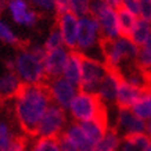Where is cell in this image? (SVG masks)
Segmentation results:
<instances>
[{
  "label": "cell",
  "mask_w": 151,
  "mask_h": 151,
  "mask_svg": "<svg viewBox=\"0 0 151 151\" xmlns=\"http://www.w3.org/2000/svg\"><path fill=\"white\" fill-rule=\"evenodd\" d=\"M51 103L46 82L39 85H21L14 97V115L24 134L31 139L36 137L37 126Z\"/></svg>",
  "instance_id": "cell-1"
},
{
  "label": "cell",
  "mask_w": 151,
  "mask_h": 151,
  "mask_svg": "<svg viewBox=\"0 0 151 151\" xmlns=\"http://www.w3.org/2000/svg\"><path fill=\"white\" fill-rule=\"evenodd\" d=\"M68 111L73 121L79 122V124L93 121V119L110 124V121H108V108L96 93H87L79 90L78 94L73 97Z\"/></svg>",
  "instance_id": "cell-2"
},
{
  "label": "cell",
  "mask_w": 151,
  "mask_h": 151,
  "mask_svg": "<svg viewBox=\"0 0 151 151\" xmlns=\"http://www.w3.org/2000/svg\"><path fill=\"white\" fill-rule=\"evenodd\" d=\"M28 45L19 50L14 60V71L22 83H28V85L45 83L46 75L43 68V61L28 50Z\"/></svg>",
  "instance_id": "cell-3"
},
{
  "label": "cell",
  "mask_w": 151,
  "mask_h": 151,
  "mask_svg": "<svg viewBox=\"0 0 151 151\" xmlns=\"http://www.w3.org/2000/svg\"><path fill=\"white\" fill-rule=\"evenodd\" d=\"M100 42H101V32H100L99 21L93 15H87V17L79 18L76 51L89 57L90 51L94 50V49H99L101 51Z\"/></svg>",
  "instance_id": "cell-4"
},
{
  "label": "cell",
  "mask_w": 151,
  "mask_h": 151,
  "mask_svg": "<svg viewBox=\"0 0 151 151\" xmlns=\"http://www.w3.org/2000/svg\"><path fill=\"white\" fill-rule=\"evenodd\" d=\"M68 125V115L64 108L51 103L37 126L36 137H58Z\"/></svg>",
  "instance_id": "cell-5"
},
{
  "label": "cell",
  "mask_w": 151,
  "mask_h": 151,
  "mask_svg": "<svg viewBox=\"0 0 151 151\" xmlns=\"http://www.w3.org/2000/svg\"><path fill=\"white\" fill-rule=\"evenodd\" d=\"M108 72V67L101 60H94L82 54V81L79 90L96 93L99 85Z\"/></svg>",
  "instance_id": "cell-6"
},
{
  "label": "cell",
  "mask_w": 151,
  "mask_h": 151,
  "mask_svg": "<svg viewBox=\"0 0 151 151\" xmlns=\"http://www.w3.org/2000/svg\"><path fill=\"white\" fill-rule=\"evenodd\" d=\"M46 85L47 89H49V93H50L51 101L54 104H57L58 107L64 108L65 111L69 108L73 97L76 96L79 92V87L73 86L72 83H69L63 76L53 79V81H49V82H46Z\"/></svg>",
  "instance_id": "cell-7"
},
{
  "label": "cell",
  "mask_w": 151,
  "mask_h": 151,
  "mask_svg": "<svg viewBox=\"0 0 151 151\" xmlns=\"http://www.w3.org/2000/svg\"><path fill=\"white\" fill-rule=\"evenodd\" d=\"M55 27L58 28L60 33L64 40V46L68 50H76L78 47V24L79 18L73 15L71 11L55 15Z\"/></svg>",
  "instance_id": "cell-8"
},
{
  "label": "cell",
  "mask_w": 151,
  "mask_h": 151,
  "mask_svg": "<svg viewBox=\"0 0 151 151\" xmlns=\"http://www.w3.org/2000/svg\"><path fill=\"white\" fill-rule=\"evenodd\" d=\"M69 51L71 50H68L64 46L46 53V57L43 60V68H45V75H46V82L63 76L65 64H67L69 57Z\"/></svg>",
  "instance_id": "cell-9"
},
{
  "label": "cell",
  "mask_w": 151,
  "mask_h": 151,
  "mask_svg": "<svg viewBox=\"0 0 151 151\" xmlns=\"http://www.w3.org/2000/svg\"><path fill=\"white\" fill-rule=\"evenodd\" d=\"M114 128L122 137V136L134 134V133H147V122L137 118L132 112V110H118Z\"/></svg>",
  "instance_id": "cell-10"
},
{
  "label": "cell",
  "mask_w": 151,
  "mask_h": 151,
  "mask_svg": "<svg viewBox=\"0 0 151 151\" xmlns=\"http://www.w3.org/2000/svg\"><path fill=\"white\" fill-rule=\"evenodd\" d=\"M147 92L148 90H144V89L137 86H133L129 82H126L122 76H119L115 105L118 107V110H130L133 104Z\"/></svg>",
  "instance_id": "cell-11"
},
{
  "label": "cell",
  "mask_w": 151,
  "mask_h": 151,
  "mask_svg": "<svg viewBox=\"0 0 151 151\" xmlns=\"http://www.w3.org/2000/svg\"><path fill=\"white\" fill-rule=\"evenodd\" d=\"M99 21L100 25L101 39L105 40H114L118 39L119 29H118V18H116V10L111 9L108 6H104L97 14L93 15Z\"/></svg>",
  "instance_id": "cell-12"
},
{
  "label": "cell",
  "mask_w": 151,
  "mask_h": 151,
  "mask_svg": "<svg viewBox=\"0 0 151 151\" xmlns=\"http://www.w3.org/2000/svg\"><path fill=\"white\" fill-rule=\"evenodd\" d=\"M9 10L17 24L25 27H35L40 19V14L36 10H31L25 0H9Z\"/></svg>",
  "instance_id": "cell-13"
},
{
  "label": "cell",
  "mask_w": 151,
  "mask_h": 151,
  "mask_svg": "<svg viewBox=\"0 0 151 151\" xmlns=\"http://www.w3.org/2000/svg\"><path fill=\"white\" fill-rule=\"evenodd\" d=\"M119 72L114 71V69L108 68V72L104 76V79L101 81L99 85L96 94L101 99V101L105 105L108 104H115V99H116V89H118V82H119Z\"/></svg>",
  "instance_id": "cell-14"
},
{
  "label": "cell",
  "mask_w": 151,
  "mask_h": 151,
  "mask_svg": "<svg viewBox=\"0 0 151 151\" xmlns=\"http://www.w3.org/2000/svg\"><path fill=\"white\" fill-rule=\"evenodd\" d=\"M63 78H65L73 86L79 87L82 81V54L76 50L69 51L68 61L65 64Z\"/></svg>",
  "instance_id": "cell-15"
},
{
  "label": "cell",
  "mask_w": 151,
  "mask_h": 151,
  "mask_svg": "<svg viewBox=\"0 0 151 151\" xmlns=\"http://www.w3.org/2000/svg\"><path fill=\"white\" fill-rule=\"evenodd\" d=\"M22 82L18 78V75L14 71H6L4 75L0 76V103L14 99L18 93Z\"/></svg>",
  "instance_id": "cell-16"
},
{
  "label": "cell",
  "mask_w": 151,
  "mask_h": 151,
  "mask_svg": "<svg viewBox=\"0 0 151 151\" xmlns=\"http://www.w3.org/2000/svg\"><path fill=\"white\" fill-rule=\"evenodd\" d=\"M64 133L68 136V139L79 148V151H93L94 144L90 142V139L86 136V133L83 132L81 125L78 122L72 121L71 124L67 125Z\"/></svg>",
  "instance_id": "cell-17"
},
{
  "label": "cell",
  "mask_w": 151,
  "mask_h": 151,
  "mask_svg": "<svg viewBox=\"0 0 151 151\" xmlns=\"http://www.w3.org/2000/svg\"><path fill=\"white\" fill-rule=\"evenodd\" d=\"M151 136L147 133H134L121 137L116 151H144L150 143Z\"/></svg>",
  "instance_id": "cell-18"
},
{
  "label": "cell",
  "mask_w": 151,
  "mask_h": 151,
  "mask_svg": "<svg viewBox=\"0 0 151 151\" xmlns=\"http://www.w3.org/2000/svg\"><path fill=\"white\" fill-rule=\"evenodd\" d=\"M116 18H118V29H119V36L130 39L134 27L137 24L139 17H136L134 14L129 13L128 10H125L124 7L116 9Z\"/></svg>",
  "instance_id": "cell-19"
},
{
  "label": "cell",
  "mask_w": 151,
  "mask_h": 151,
  "mask_svg": "<svg viewBox=\"0 0 151 151\" xmlns=\"http://www.w3.org/2000/svg\"><path fill=\"white\" fill-rule=\"evenodd\" d=\"M79 125H81V128L83 129V132L86 133V136L90 139V142H92L94 146L104 137V134L107 133L108 128L111 126L110 124H105L103 121H97V119L87 121V122H81Z\"/></svg>",
  "instance_id": "cell-20"
},
{
  "label": "cell",
  "mask_w": 151,
  "mask_h": 151,
  "mask_svg": "<svg viewBox=\"0 0 151 151\" xmlns=\"http://www.w3.org/2000/svg\"><path fill=\"white\" fill-rule=\"evenodd\" d=\"M121 142V136L116 132V129L114 126H110L107 133L104 134V137L97 143L93 151H116Z\"/></svg>",
  "instance_id": "cell-21"
},
{
  "label": "cell",
  "mask_w": 151,
  "mask_h": 151,
  "mask_svg": "<svg viewBox=\"0 0 151 151\" xmlns=\"http://www.w3.org/2000/svg\"><path fill=\"white\" fill-rule=\"evenodd\" d=\"M150 36H151V24H150V21L143 19V18L139 17L137 24H136V27H134V31H133L132 36H130V40H132L137 47H140L148 40V37Z\"/></svg>",
  "instance_id": "cell-22"
},
{
  "label": "cell",
  "mask_w": 151,
  "mask_h": 151,
  "mask_svg": "<svg viewBox=\"0 0 151 151\" xmlns=\"http://www.w3.org/2000/svg\"><path fill=\"white\" fill-rule=\"evenodd\" d=\"M0 40L3 42V43H6V45L17 47L18 50L24 49V47L29 43L28 40H21V39L13 32V29H11L3 19H0Z\"/></svg>",
  "instance_id": "cell-23"
},
{
  "label": "cell",
  "mask_w": 151,
  "mask_h": 151,
  "mask_svg": "<svg viewBox=\"0 0 151 151\" xmlns=\"http://www.w3.org/2000/svg\"><path fill=\"white\" fill-rule=\"evenodd\" d=\"M132 112L137 118L143 119V121H150L151 118V92H147L144 93L140 99H139L133 107L130 108Z\"/></svg>",
  "instance_id": "cell-24"
},
{
  "label": "cell",
  "mask_w": 151,
  "mask_h": 151,
  "mask_svg": "<svg viewBox=\"0 0 151 151\" xmlns=\"http://www.w3.org/2000/svg\"><path fill=\"white\" fill-rule=\"evenodd\" d=\"M32 140L31 151H61L58 137H35Z\"/></svg>",
  "instance_id": "cell-25"
},
{
  "label": "cell",
  "mask_w": 151,
  "mask_h": 151,
  "mask_svg": "<svg viewBox=\"0 0 151 151\" xmlns=\"http://www.w3.org/2000/svg\"><path fill=\"white\" fill-rule=\"evenodd\" d=\"M90 1L92 0H71L69 1V11L76 15L78 18L90 15Z\"/></svg>",
  "instance_id": "cell-26"
},
{
  "label": "cell",
  "mask_w": 151,
  "mask_h": 151,
  "mask_svg": "<svg viewBox=\"0 0 151 151\" xmlns=\"http://www.w3.org/2000/svg\"><path fill=\"white\" fill-rule=\"evenodd\" d=\"M15 134L13 133V129L7 122H0V151H7L10 144L13 142Z\"/></svg>",
  "instance_id": "cell-27"
},
{
  "label": "cell",
  "mask_w": 151,
  "mask_h": 151,
  "mask_svg": "<svg viewBox=\"0 0 151 151\" xmlns=\"http://www.w3.org/2000/svg\"><path fill=\"white\" fill-rule=\"evenodd\" d=\"M43 46H45L46 51L54 50V49H58V47H64V40H63V36H61L57 27L54 29H51V32L49 33V36H47Z\"/></svg>",
  "instance_id": "cell-28"
},
{
  "label": "cell",
  "mask_w": 151,
  "mask_h": 151,
  "mask_svg": "<svg viewBox=\"0 0 151 151\" xmlns=\"http://www.w3.org/2000/svg\"><path fill=\"white\" fill-rule=\"evenodd\" d=\"M29 139L27 134H15V137L13 139V142L10 144L7 151H27L28 150V143Z\"/></svg>",
  "instance_id": "cell-29"
},
{
  "label": "cell",
  "mask_w": 151,
  "mask_h": 151,
  "mask_svg": "<svg viewBox=\"0 0 151 151\" xmlns=\"http://www.w3.org/2000/svg\"><path fill=\"white\" fill-rule=\"evenodd\" d=\"M31 1L36 9L42 10L45 13H55L54 0H31Z\"/></svg>",
  "instance_id": "cell-30"
},
{
  "label": "cell",
  "mask_w": 151,
  "mask_h": 151,
  "mask_svg": "<svg viewBox=\"0 0 151 151\" xmlns=\"http://www.w3.org/2000/svg\"><path fill=\"white\" fill-rule=\"evenodd\" d=\"M121 7L128 10L129 13L134 14L136 17H140V0H122Z\"/></svg>",
  "instance_id": "cell-31"
},
{
  "label": "cell",
  "mask_w": 151,
  "mask_h": 151,
  "mask_svg": "<svg viewBox=\"0 0 151 151\" xmlns=\"http://www.w3.org/2000/svg\"><path fill=\"white\" fill-rule=\"evenodd\" d=\"M58 143H60V148H61V151H79V148L69 140L68 136H67L64 132L58 136Z\"/></svg>",
  "instance_id": "cell-32"
},
{
  "label": "cell",
  "mask_w": 151,
  "mask_h": 151,
  "mask_svg": "<svg viewBox=\"0 0 151 151\" xmlns=\"http://www.w3.org/2000/svg\"><path fill=\"white\" fill-rule=\"evenodd\" d=\"M140 18L151 21V0H140Z\"/></svg>",
  "instance_id": "cell-33"
},
{
  "label": "cell",
  "mask_w": 151,
  "mask_h": 151,
  "mask_svg": "<svg viewBox=\"0 0 151 151\" xmlns=\"http://www.w3.org/2000/svg\"><path fill=\"white\" fill-rule=\"evenodd\" d=\"M69 1H71V0H54V3H55V15L69 11Z\"/></svg>",
  "instance_id": "cell-34"
},
{
  "label": "cell",
  "mask_w": 151,
  "mask_h": 151,
  "mask_svg": "<svg viewBox=\"0 0 151 151\" xmlns=\"http://www.w3.org/2000/svg\"><path fill=\"white\" fill-rule=\"evenodd\" d=\"M103 1H104L108 7H111V9H114V10H116V9H119V7H121L119 0H103Z\"/></svg>",
  "instance_id": "cell-35"
},
{
  "label": "cell",
  "mask_w": 151,
  "mask_h": 151,
  "mask_svg": "<svg viewBox=\"0 0 151 151\" xmlns=\"http://www.w3.org/2000/svg\"><path fill=\"white\" fill-rule=\"evenodd\" d=\"M9 6V0H0V14L4 11V9Z\"/></svg>",
  "instance_id": "cell-36"
},
{
  "label": "cell",
  "mask_w": 151,
  "mask_h": 151,
  "mask_svg": "<svg viewBox=\"0 0 151 151\" xmlns=\"http://www.w3.org/2000/svg\"><path fill=\"white\" fill-rule=\"evenodd\" d=\"M147 134L151 136V118H150V121H147Z\"/></svg>",
  "instance_id": "cell-37"
},
{
  "label": "cell",
  "mask_w": 151,
  "mask_h": 151,
  "mask_svg": "<svg viewBox=\"0 0 151 151\" xmlns=\"http://www.w3.org/2000/svg\"><path fill=\"white\" fill-rule=\"evenodd\" d=\"M144 151H151V139H150V143H148V146L146 147V150Z\"/></svg>",
  "instance_id": "cell-38"
},
{
  "label": "cell",
  "mask_w": 151,
  "mask_h": 151,
  "mask_svg": "<svg viewBox=\"0 0 151 151\" xmlns=\"http://www.w3.org/2000/svg\"><path fill=\"white\" fill-rule=\"evenodd\" d=\"M119 3H122V0H119Z\"/></svg>",
  "instance_id": "cell-39"
},
{
  "label": "cell",
  "mask_w": 151,
  "mask_h": 151,
  "mask_svg": "<svg viewBox=\"0 0 151 151\" xmlns=\"http://www.w3.org/2000/svg\"><path fill=\"white\" fill-rule=\"evenodd\" d=\"M150 24H151V21H150Z\"/></svg>",
  "instance_id": "cell-40"
}]
</instances>
